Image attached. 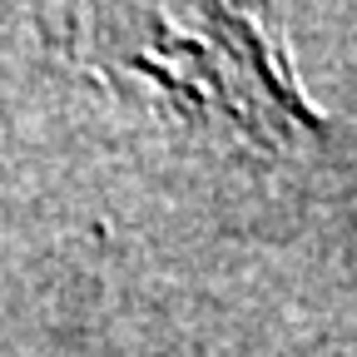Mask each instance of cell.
<instances>
[{"mask_svg":"<svg viewBox=\"0 0 357 357\" xmlns=\"http://www.w3.org/2000/svg\"><path fill=\"white\" fill-rule=\"evenodd\" d=\"M79 65L169 124L258 159L328 139L273 0H75Z\"/></svg>","mask_w":357,"mask_h":357,"instance_id":"6da1fadb","label":"cell"}]
</instances>
